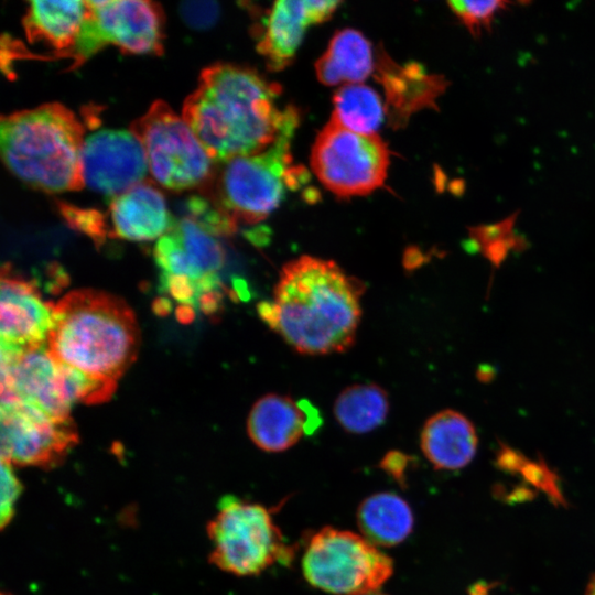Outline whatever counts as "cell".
Masks as SVG:
<instances>
[{"instance_id": "27", "label": "cell", "mask_w": 595, "mask_h": 595, "mask_svg": "<svg viewBox=\"0 0 595 595\" xmlns=\"http://www.w3.org/2000/svg\"><path fill=\"white\" fill-rule=\"evenodd\" d=\"M448 7L469 33L479 37L483 31H489L496 15L507 9L508 1H450Z\"/></svg>"}, {"instance_id": "10", "label": "cell", "mask_w": 595, "mask_h": 595, "mask_svg": "<svg viewBox=\"0 0 595 595\" xmlns=\"http://www.w3.org/2000/svg\"><path fill=\"white\" fill-rule=\"evenodd\" d=\"M86 14L72 57L75 66L107 44L131 54L163 52L164 15L145 0L85 1Z\"/></svg>"}, {"instance_id": "28", "label": "cell", "mask_w": 595, "mask_h": 595, "mask_svg": "<svg viewBox=\"0 0 595 595\" xmlns=\"http://www.w3.org/2000/svg\"><path fill=\"white\" fill-rule=\"evenodd\" d=\"M61 213L71 227L89 236L96 244H100L106 235L105 217L97 210L82 209L71 205H61Z\"/></svg>"}, {"instance_id": "9", "label": "cell", "mask_w": 595, "mask_h": 595, "mask_svg": "<svg viewBox=\"0 0 595 595\" xmlns=\"http://www.w3.org/2000/svg\"><path fill=\"white\" fill-rule=\"evenodd\" d=\"M389 161L388 147L378 134L358 133L333 120L320 131L311 152L313 172L340 197L366 195L380 187Z\"/></svg>"}, {"instance_id": "23", "label": "cell", "mask_w": 595, "mask_h": 595, "mask_svg": "<svg viewBox=\"0 0 595 595\" xmlns=\"http://www.w3.org/2000/svg\"><path fill=\"white\" fill-rule=\"evenodd\" d=\"M357 523L364 538L374 545L393 547L412 532L414 518L403 498L386 491L361 501L357 509Z\"/></svg>"}, {"instance_id": "31", "label": "cell", "mask_w": 595, "mask_h": 595, "mask_svg": "<svg viewBox=\"0 0 595 595\" xmlns=\"http://www.w3.org/2000/svg\"><path fill=\"white\" fill-rule=\"evenodd\" d=\"M161 290L167 292L181 305L197 307V282L182 275L161 274Z\"/></svg>"}, {"instance_id": "16", "label": "cell", "mask_w": 595, "mask_h": 595, "mask_svg": "<svg viewBox=\"0 0 595 595\" xmlns=\"http://www.w3.org/2000/svg\"><path fill=\"white\" fill-rule=\"evenodd\" d=\"M108 212L110 234L132 241L159 239L175 221L163 194L148 180L111 198Z\"/></svg>"}, {"instance_id": "3", "label": "cell", "mask_w": 595, "mask_h": 595, "mask_svg": "<svg viewBox=\"0 0 595 595\" xmlns=\"http://www.w3.org/2000/svg\"><path fill=\"white\" fill-rule=\"evenodd\" d=\"M139 335L134 313L125 300L80 289L53 304L46 347L57 361L117 382L137 357Z\"/></svg>"}, {"instance_id": "11", "label": "cell", "mask_w": 595, "mask_h": 595, "mask_svg": "<svg viewBox=\"0 0 595 595\" xmlns=\"http://www.w3.org/2000/svg\"><path fill=\"white\" fill-rule=\"evenodd\" d=\"M1 461L53 467L77 443L72 418L57 420L21 401L1 402Z\"/></svg>"}, {"instance_id": "5", "label": "cell", "mask_w": 595, "mask_h": 595, "mask_svg": "<svg viewBox=\"0 0 595 595\" xmlns=\"http://www.w3.org/2000/svg\"><path fill=\"white\" fill-rule=\"evenodd\" d=\"M299 117L290 121L267 149L215 163L202 187L209 199L236 225L257 224L281 203L286 188L295 190L306 173L293 164L291 139Z\"/></svg>"}, {"instance_id": "25", "label": "cell", "mask_w": 595, "mask_h": 595, "mask_svg": "<svg viewBox=\"0 0 595 595\" xmlns=\"http://www.w3.org/2000/svg\"><path fill=\"white\" fill-rule=\"evenodd\" d=\"M333 105L331 120L343 128L364 134H377L387 112L379 94L364 84L339 87L334 94Z\"/></svg>"}, {"instance_id": "34", "label": "cell", "mask_w": 595, "mask_h": 595, "mask_svg": "<svg viewBox=\"0 0 595 595\" xmlns=\"http://www.w3.org/2000/svg\"><path fill=\"white\" fill-rule=\"evenodd\" d=\"M169 309L170 303L165 299H161L154 304V311L160 315L166 314Z\"/></svg>"}, {"instance_id": "37", "label": "cell", "mask_w": 595, "mask_h": 595, "mask_svg": "<svg viewBox=\"0 0 595 595\" xmlns=\"http://www.w3.org/2000/svg\"><path fill=\"white\" fill-rule=\"evenodd\" d=\"M1 595H11V594H8V593H2Z\"/></svg>"}, {"instance_id": "22", "label": "cell", "mask_w": 595, "mask_h": 595, "mask_svg": "<svg viewBox=\"0 0 595 595\" xmlns=\"http://www.w3.org/2000/svg\"><path fill=\"white\" fill-rule=\"evenodd\" d=\"M375 67L371 43L363 33L349 28L334 34L315 64L318 80L327 86L361 84Z\"/></svg>"}, {"instance_id": "6", "label": "cell", "mask_w": 595, "mask_h": 595, "mask_svg": "<svg viewBox=\"0 0 595 595\" xmlns=\"http://www.w3.org/2000/svg\"><path fill=\"white\" fill-rule=\"evenodd\" d=\"M207 534L210 562L237 576L258 575L275 563L290 564L294 558L270 510L231 495L220 499Z\"/></svg>"}, {"instance_id": "12", "label": "cell", "mask_w": 595, "mask_h": 595, "mask_svg": "<svg viewBox=\"0 0 595 595\" xmlns=\"http://www.w3.org/2000/svg\"><path fill=\"white\" fill-rule=\"evenodd\" d=\"M21 401L53 419H69L73 404L60 361L46 345L17 350L1 347V402Z\"/></svg>"}, {"instance_id": "33", "label": "cell", "mask_w": 595, "mask_h": 595, "mask_svg": "<svg viewBox=\"0 0 595 595\" xmlns=\"http://www.w3.org/2000/svg\"><path fill=\"white\" fill-rule=\"evenodd\" d=\"M177 317L181 322L187 323L194 317V309L186 305H181L177 309Z\"/></svg>"}, {"instance_id": "20", "label": "cell", "mask_w": 595, "mask_h": 595, "mask_svg": "<svg viewBox=\"0 0 595 595\" xmlns=\"http://www.w3.org/2000/svg\"><path fill=\"white\" fill-rule=\"evenodd\" d=\"M86 14L85 1H30L22 20L26 39L72 57Z\"/></svg>"}, {"instance_id": "18", "label": "cell", "mask_w": 595, "mask_h": 595, "mask_svg": "<svg viewBox=\"0 0 595 595\" xmlns=\"http://www.w3.org/2000/svg\"><path fill=\"white\" fill-rule=\"evenodd\" d=\"M247 431L251 441L266 452H283L309 431V419L303 408L292 398L266 394L252 407Z\"/></svg>"}, {"instance_id": "36", "label": "cell", "mask_w": 595, "mask_h": 595, "mask_svg": "<svg viewBox=\"0 0 595 595\" xmlns=\"http://www.w3.org/2000/svg\"><path fill=\"white\" fill-rule=\"evenodd\" d=\"M363 595H387V594H383L379 591H375V592H369V593H366V594H363Z\"/></svg>"}, {"instance_id": "8", "label": "cell", "mask_w": 595, "mask_h": 595, "mask_svg": "<svg viewBox=\"0 0 595 595\" xmlns=\"http://www.w3.org/2000/svg\"><path fill=\"white\" fill-rule=\"evenodd\" d=\"M141 142L152 177L163 187L184 191L203 187L215 162L187 122L165 101L155 100L130 126Z\"/></svg>"}, {"instance_id": "29", "label": "cell", "mask_w": 595, "mask_h": 595, "mask_svg": "<svg viewBox=\"0 0 595 595\" xmlns=\"http://www.w3.org/2000/svg\"><path fill=\"white\" fill-rule=\"evenodd\" d=\"M22 484L13 470L11 463L1 461V498L0 526L3 530L12 520L15 502L22 493Z\"/></svg>"}, {"instance_id": "4", "label": "cell", "mask_w": 595, "mask_h": 595, "mask_svg": "<svg viewBox=\"0 0 595 595\" xmlns=\"http://www.w3.org/2000/svg\"><path fill=\"white\" fill-rule=\"evenodd\" d=\"M85 138L76 115L58 102L1 118L0 145L6 166L23 183L46 193L83 188L80 155Z\"/></svg>"}, {"instance_id": "19", "label": "cell", "mask_w": 595, "mask_h": 595, "mask_svg": "<svg viewBox=\"0 0 595 595\" xmlns=\"http://www.w3.org/2000/svg\"><path fill=\"white\" fill-rule=\"evenodd\" d=\"M477 444L473 423L451 409L429 418L420 435L421 450L436 469L455 470L465 467L474 458Z\"/></svg>"}, {"instance_id": "35", "label": "cell", "mask_w": 595, "mask_h": 595, "mask_svg": "<svg viewBox=\"0 0 595 595\" xmlns=\"http://www.w3.org/2000/svg\"><path fill=\"white\" fill-rule=\"evenodd\" d=\"M586 595H595V575L591 578L586 588Z\"/></svg>"}, {"instance_id": "30", "label": "cell", "mask_w": 595, "mask_h": 595, "mask_svg": "<svg viewBox=\"0 0 595 595\" xmlns=\"http://www.w3.org/2000/svg\"><path fill=\"white\" fill-rule=\"evenodd\" d=\"M180 14L193 29L212 26L219 15V7L214 1H184L180 4Z\"/></svg>"}, {"instance_id": "17", "label": "cell", "mask_w": 595, "mask_h": 595, "mask_svg": "<svg viewBox=\"0 0 595 595\" xmlns=\"http://www.w3.org/2000/svg\"><path fill=\"white\" fill-rule=\"evenodd\" d=\"M377 78L385 87L391 121L404 122L414 111L436 106V98L444 93L448 82L440 75L426 74L418 64L397 65L385 53L376 60Z\"/></svg>"}, {"instance_id": "7", "label": "cell", "mask_w": 595, "mask_h": 595, "mask_svg": "<svg viewBox=\"0 0 595 595\" xmlns=\"http://www.w3.org/2000/svg\"><path fill=\"white\" fill-rule=\"evenodd\" d=\"M305 580L333 595L378 591L393 573L392 560L366 538L324 527L310 537L302 556Z\"/></svg>"}, {"instance_id": "14", "label": "cell", "mask_w": 595, "mask_h": 595, "mask_svg": "<svg viewBox=\"0 0 595 595\" xmlns=\"http://www.w3.org/2000/svg\"><path fill=\"white\" fill-rule=\"evenodd\" d=\"M53 304L44 303L33 280L6 263L0 282L1 347L29 350L46 345Z\"/></svg>"}, {"instance_id": "13", "label": "cell", "mask_w": 595, "mask_h": 595, "mask_svg": "<svg viewBox=\"0 0 595 595\" xmlns=\"http://www.w3.org/2000/svg\"><path fill=\"white\" fill-rule=\"evenodd\" d=\"M80 162L85 185L110 198L143 182L149 170L141 142L125 129H100L87 136Z\"/></svg>"}, {"instance_id": "15", "label": "cell", "mask_w": 595, "mask_h": 595, "mask_svg": "<svg viewBox=\"0 0 595 595\" xmlns=\"http://www.w3.org/2000/svg\"><path fill=\"white\" fill-rule=\"evenodd\" d=\"M154 260L161 274L182 275L195 282L215 275L224 266L225 250L214 234L186 216L156 240Z\"/></svg>"}, {"instance_id": "26", "label": "cell", "mask_w": 595, "mask_h": 595, "mask_svg": "<svg viewBox=\"0 0 595 595\" xmlns=\"http://www.w3.org/2000/svg\"><path fill=\"white\" fill-rule=\"evenodd\" d=\"M517 214L491 224L474 227L469 235L478 250L493 263L498 266L508 252L521 246V239L516 235L513 225Z\"/></svg>"}, {"instance_id": "21", "label": "cell", "mask_w": 595, "mask_h": 595, "mask_svg": "<svg viewBox=\"0 0 595 595\" xmlns=\"http://www.w3.org/2000/svg\"><path fill=\"white\" fill-rule=\"evenodd\" d=\"M306 0L275 1L262 20L257 50L268 67L281 71L293 60L309 25Z\"/></svg>"}, {"instance_id": "2", "label": "cell", "mask_w": 595, "mask_h": 595, "mask_svg": "<svg viewBox=\"0 0 595 595\" xmlns=\"http://www.w3.org/2000/svg\"><path fill=\"white\" fill-rule=\"evenodd\" d=\"M281 87L248 67L217 63L204 68L182 117L215 163L260 152L299 117L280 109Z\"/></svg>"}, {"instance_id": "32", "label": "cell", "mask_w": 595, "mask_h": 595, "mask_svg": "<svg viewBox=\"0 0 595 595\" xmlns=\"http://www.w3.org/2000/svg\"><path fill=\"white\" fill-rule=\"evenodd\" d=\"M412 459L400 452H389L380 463V467L402 488L407 486V470Z\"/></svg>"}, {"instance_id": "24", "label": "cell", "mask_w": 595, "mask_h": 595, "mask_svg": "<svg viewBox=\"0 0 595 595\" xmlns=\"http://www.w3.org/2000/svg\"><path fill=\"white\" fill-rule=\"evenodd\" d=\"M387 392L374 383H358L344 389L337 397L334 414L340 426L349 433H367L387 418Z\"/></svg>"}, {"instance_id": "1", "label": "cell", "mask_w": 595, "mask_h": 595, "mask_svg": "<svg viewBox=\"0 0 595 595\" xmlns=\"http://www.w3.org/2000/svg\"><path fill=\"white\" fill-rule=\"evenodd\" d=\"M361 282L334 261L301 256L282 267L264 322L304 355L342 353L355 342L361 316Z\"/></svg>"}]
</instances>
